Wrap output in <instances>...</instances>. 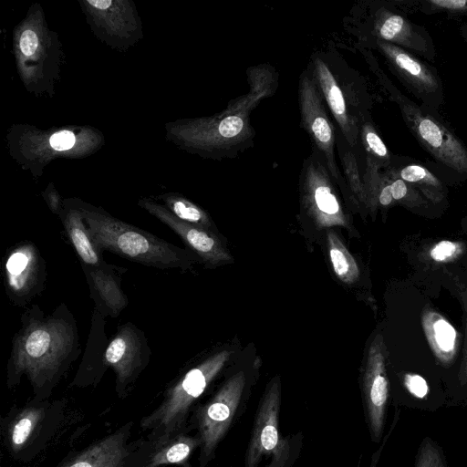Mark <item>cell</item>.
<instances>
[{"instance_id": "6da1fadb", "label": "cell", "mask_w": 467, "mask_h": 467, "mask_svg": "<svg viewBox=\"0 0 467 467\" xmlns=\"http://www.w3.org/2000/svg\"><path fill=\"white\" fill-rule=\"evenodd\" d=\"M21 321L7 362V388H16L26 377L32 399L48 400L80 352L74 317L64 304L48 315L33 306Z\"/></svg>"}, {"instance_id": "7a4b0ae2", "label": "cell", "mask_w": 467, "mask_h": 467, "mask_svg": "<svg viewBox=\"0 0 467 467\" xmlns=\"http://www.w3.org/2000/svg\"><path fill=\"white\" fill-rule=\"evenodd\" d=\"M91 239L101 251H109L124 259L160 269L191 266L189 252L136 226L103 212L79 208Z\"/></svg>"}, {"instance_id": "3957f363", "label": "cell", "mask_w": 467, "mask_h": 467, "mask_svg": "<svg viewBox=\"0 0 467 467\" xmlns=\"http://www.w3.org/2000/svg\"><path fill=\"white\" fill-rule=\"evenodd\" d=\"M230 354L227 350L213 354L169 385L161 403L140 421L147 432L146 444L158 445L184 431L194 403L223 369Z\"/></svg>"}, {"instance_id": "277c9868", "label": "cell", "mask_w": 467, "mask_h": 467, "mask_svg": "<svg viewBox=\"0 0 467 467\" xmlns=\"http://www.w3.org/2000/svg\"><path fill=\"white\" fill-rule=\"evenodd\" d=\"M65 400H31L15 405L1 419V440L14 460L28 462L41 453L66 419Z\"/></svg>"}, {"instance_id": "5b68a950", "label": "cell", "mask_w": 467, "mask_h": 467, "mask_svg": "<svg viewBox=\"0 0 467 467\" xmlns=\"http://www.w3.org/2000/svg\"><path fill=\"white\" fill-rule=\"evenodd\" d=\"M381 79L399 106L405 125L421 148L443 167L467 178V146L462 140L438 114L406 97L384 75Z\"/></svg>"}, {"instance_id": "8992f818", "label": "cell", "mask_w": 467, "mask_h": 467, "mask_svg": "<svg viewBox=\"0 0 467 467\" xmlns=\"http://www.w3.org/2000/svg\"><path fill=\"white\" fill-rule=\"evenodd\" d=\"M280 381L273 379L258 406L244 458V467H288V440L279 432Z\"/></svg>"}, {"instance_id": "52a82bcc", "label": "cell", "mask_w": 467, "mask_h": 467, "mask_svg": "<svg viewBox=\"0 0 467 467\" xmlns=\"http://www.w3.org/2000/svg\"><path fill=\"white\" fill-rule=\"evenodd\" d=\"M389 69L420 102L424 109L438 114L444 104V87L438 70L412 53L386 41L376 39Z\"/></svg>"}, {"instance_id": "ba28073f", "label": "cell", "mask_w": 467, "mask_h": 467, "mask_svg": "<svg viewBox=\"0 0 467 467\" xmlns=\"http://www.w3.org/2000/svg\"><path fill=\"white\" fill-rule=\"evenodd\" d=\"M246 379L244 371L231 377L204 405L196 410L195 419L201 439L200 464L210 462L227 432L241 401Z\"/></svg>"}, {"instance_id": "9c48e42d", "label": "cell", "mask_w": 467, "mask_h": 467, "mask_svg": "<svg viewBox=\"0 0 467 467\" xmlns=\"http://www.w3.org/2000/svg\"><path fill=\"white\" fill-rule=\"evenodd\" d=\"M150 356L143 331L128 322L118 327L104 353V363L116 376V393L125 399L146 368Z\"/></svg>"}, {"instance_id": "30bf717a", "label": "cell", "mask_w": 467, "mask_h": 467, "mask_svg": "<svg viewBox=\"0 0 467 467\" xmlns=\"http://www.w3.org/2000/svg\"><path fill=\"white\" fill-rule=\"evenodd\" d=\"M4 276L6 295L16 306L27 304L41 293L46 265L36 246L27 241L13 246L5 259Z\"/></svg>"}, {"instance_id": "8fae6325", "label": "cell", "mask_w": 467, "mask_h": 467, "mask_svg": "<svg viewBox=\"0 0 467 467\" xmlns=\"http://www.w3.org/2000/svg\"><path fill=\"white\" fill-rule=\"evenodd\" d=\"M303 202L320 228L348 225L339 200L330 182L327 170L319 160L306 161L302 170Z\"/></svg>"}, {"instance_id": "7c38bea8", "label": "cell", "mask_w": 467, "mask_h": 467, "mask_svg": "<svg viewBox=\"0 0 467 467\" xmlns=\"http://www.w3.org/2000/svg\"><path fill=\"white\" fill-rule=\"evenodd\" d=\"M386 348L381 334L370 344L363 375V394L372 439L381 438L387 402L389 379L386 369Z\"/></svg>"}, {"instance_id": "4fadbf2b", "label": "cell", "mask_w": 467, "mask_h": 467, "mask_svg": "<svg viewBox=\"0 0 467 467\" xmlns=\"http://www.w3.org/2000/svg\"><path fill=\"white\" fill-rule=\"evenodd\" d=\"M133 422L128 421L97 441L74 452L57 467H130L140 440L130 441Z\"/></svg>"}, {"instance_id": "5bb4252c", "label": "cell", "mask_w": 467, "mask_h": 467, "mask_svg": "<svg viewBox=\"0 0 467 467\" xmlns=\"http://www.w3.org/2000/svg\"><path fill=\"white\" fill-rule=\"evenodd\" d=\"M299 100L303 124L325 157L330 174L339 180L334 158V129L321 101L313 76L304 72L299 82Z\"/></svg>"}, {"instance_id": "9a60e30c", "label": "cell", "mask_w": 467, "mask_h": 467, "mask_svg": "<svg viewBox=\"0 0 467 467\" xmlns=\"http://www.w3.org/2000/svg\"><path fill=\"white\" fill-rule=\"evenodd\" d=\"M374 34L377 39L394 44L417 57L435 59L436 49L430 33L402 14L380 7L375 15Z\"/></svg>"}, {"instance_id": "2e32d148", "label": "cell", "mask_w": 467, "mask_h": 467, "mask_svg": "<svg viewBox=\"0 0 467 467\" xmlns=\"http://www.w3.org/2000/svg\"><path fill=\"white\" fill-rule=\"evenodd\" d=\"M141 205L176 233L206 264L216 265L232 261L231 254L213 232L182 222L166 207L154 202L146 201Z\"/></svg>"}, {"instance_id": "e0dca14e", "label": "cell", "mask_w": 467, "mask_h": 467, "mask_svg": "<svg viewBox=\"0 0 467 467\" xmlns=\"http://www.w3.org/2000/svg\"><path fill=\"white\" fill-rule=\"evenodd\" d=\"M82 268L96 309L104 315L118 317L128 305L127 296L120 286L121 275L126 269L109 265L105 261L98 266Z\"/></svg>"}, {"instance_id": "ac0fdd59", "label": "cell", "mask_w": 467, "mask_h": 467, "mask_svg": "<svg viewBox=\"0 0 467 467\" xmlns=\"http://www.w3.org/2000/svg\"><path fill=\"white\" fill-rule=\"evenodd\" d=\"M201 444L199 435L190 436L184 431L158 445H148L140 440L130 467H189L191 455Z\"/></svg>"}, {"instance_id": "d6986e66", "label": "cell", "mask_w": 467, "mask_h": 467, "mask_svg": "<svg viewBox=\"0 0 467 467\" xmlns=\"http://www.w3.org/2000/svg\"><path fill=\"white\" fill-rule=\"evenodd\" d=\"M421 324L437 361L443 367L451 366L459 348V337L455 328L443 316L429 306L422 309Z\"/></svg>"}, {"instance_id": "ffe728a7", "label": "cell", "mask_w": 467, "mask_h": 467, "mask_svg": "<svg viewBox=\"0 0 467 467\" xmlns=\"http://www.w3.org/2000/svg\"><path fill=\"white\" fill-rule=\"evenodd\" d=\"M65 231L78 254L82 266L94 267L104 260L102 252L97 247L88 233L83 213L79 209L61 212Z\"/></svg>"}, {"instance_id": "44dd1931", "label": "cell", "mask_w": 467, "mask_h": 467, "mask_svg": "<svg viewBox=\"0 0 467 467\" xmlns=\"http://www.w3.org/2000/svg\"><path fill=\"white\" fill-rule=\"evenodd\" d=\"M314 71L320 89L342 132L350 144L355 143L357 131L348 119L346 102L340 87L331 71L319 58H317L314 62Z\"/></svg>"}, {"instance_id": "7402d4cb", "label": "cell", "mask_w": 467, "mask_h": 467, "mask_svg": "<svg viewBox=\"0 0 467 467\" xmlns=\"http://www.w3.org/2000/svg\"><path fill=\"white\" fill-rule=\"evenodd\" d=\"M389 173L411 184L428 201L435 204L446 199L447 189L444 184L431 171L420 164L410 163L400 169L392 168Z\"/></svg>"}, {"instance_id": "603a6c76", "label": "cell", "mask_w": 467, "mask_h": 467, "mask_svg": "<svg viewBox=\"0 0 467 467\" xmlns=\"http://www.w3.org/2000/svg\"><path fill=\"white\" fill-rule=\"evenodd\" d=\"M327 237L329 258L336 275L345 284H354L360 275L355 258L334 232L329 231Z\"/></svg>"}, {"instance_id": "cb8c5ba5", "label": "cell", "mask_w": 467, "mask_h": 467, "mask_svg": "<svg viewBox=\"0 0 467 467\" xmlns=\"http://www.w3.org/2000/svg\"><path fill=\"white\" fill-rule=\"evenodd\" d=\"M166 208L178 219L212 232L213 222L209 215L188 200L177 196L165 199Z\"/></svg>"}, {"instance_id": "d4e9b609", "label": "cell", "mask_w": 467, "mask_h": 467, "mask_svg": "<svg viewBox=\"0 0 467 467\" xmlns=\"http://www.w3.org/2000/svg\"><path fill=\"white\" fill-rule=\"evenodd\" d=\"M404 3L426 15L444 13L451 17L467 16V0H417Z\"/></svg>"}, {"instance_id": "484cf974", "label": "cell", "mask_w": 467, "mask_h": 467, "mask_svg": "<svg viewBox=\"0 0 467 467\" xmlns=\"http://www.w3.org/2000/svg\"><path fill=\"white\" fill-rule=\"evenodd\" d=\"M388 176L395 202H400L408 208H420L428 203V200L414 186L389 173Z\"/></svg>"}, {"instance_id": "4316f807", "label": "cell", "mask_w": 467, "mask_h": 467, "mask_svg": "<svg viewBox=\"0 0 467 467\" xmlns=\"http://www.w3.org/2000/svg\"><path fill=\"white\" fill-rule=\"evenodd\" d=\"M363 138L368 150L373 155L372 160L377 162L379 167H389L391 162L389 151L372 126L366 125L363 128Z\"/></svg>"}, {"instance_id": "83f0119b", "label": "cell", "mask_w": 467, "mask_h": 467, "mask_svg": "<svg viewBox=\"0 0 467 467\" xmlns=\"http://www.w3.org/2000/svg\"><path fill=\"white\" fill-rule=\"evenodd\" d=\"M415 467H446L438 448L431 441L425 440L422 442Z\"/></svg>"}, {"instance_id": "f1b7e54d", "label": "cell", "mask_w": 467, "mask_h": 467, "mask_svg": "<svg viewBox=\"0 0 467 467\" xmlns=\"http://www.w3.org/2000/svg\"><path fill=\"white\" fill-rule=\"evenodd\" d=\"M461 251V245L451 241H441L436 244L430 251L431 259L444 262L456 256Z\"/></svg>"}, {"instance_id": "f546056e", "label": "cell", "mask_w": 467, "mask_h": 467, "mask_svg": "<svg viewBox=\"0 0 467 467\" xmlns=\"http://www.w3.org/2000/svg\"><path fill=\"white\" fill-rule=\"evenodd\" d=\"M404 385L409 392L418 399H423L428 395V384L426 380L418 374L405 375Z\"/></svg>"}, {"instance_id": "4dcf8cb0", "label": "cell", "mask_w": 467, "mask_h": 467, "mask_svg": "<svg viewBox=\"0 0 467 467\" xmlns=\"http://www.w3.org/2000/svg\"><path fill=\"white\" fill-rule=\"evenodd\" d=\"M76 137L73 132L69 130H61L55 132L50 137V146L57 151L69 150L73 147Z\"/></svg>"}, {"instance_id": "1f68e13d", "label": "cell", "mask_w": 467, "mask_h": 467, "mask_svg": "<svg viewBox=\"0 0 467 467\" xmlns=\"http://www.w3.org/2000/svg\"><path fill=\"white\" fill-rule=\"evenodd\" d=\"M38 38L36 32L32 29H26L19 40V47L22 54L26 57H31L36 50Z\"/></svg>"}, {"instance_id": "d6a6232c", "label": "cell", "mask_w": 467, "mask_h": 467, "mask_svg": "<svg viewBox=\"0 0 467 467\" xmlns=\"http://www.w3.org/2000/svg\"><path fill=\"white\" fill-rule=\"evenodd\" d=\"M460 298L464 311L465 319V344L463 349V358L462 362L461 370L459 373V379L462 385H467V289L462 290Z\"/></svg>"}, {"instance_id": "836d02e7", "label": "cell", "mask_w": 467, "mask_h": 467, "mask_svg": "<svg viewBox=\"0 0 467 467\" xmlns=\"http://www.w3.org/2000/svg\"><path fill=\"white\" fill-rule=\"evenodd\" d=\"M394 202L390 191V180L388 175L383 178V182L379 194V204L387 207L392 204Z\"/></svg>"}, {"instance_id": "e575fe53", "label": "cell", "mask_w": 467, "mask_h": 467, "mask_svg": "<svg viewBox=\"0 0 467 467\" xmlns=\"http://www.w3.org/2000/svg\"><path fill=\"white\" fill-rule=\"evenodd\" d=\"M398 419H399V410L397 411V414L395 416V420H393L388 434L384 437L382 444L377 450V451H375V453L373 454L369 467H376L377 466V463H378V462L379 460V456L381 454V451H382V450H383V448H384V446H385V444H386V442L388 441V438L391 434V432H392V431H393V429H394V427L396 425V422H397Z\"/></svg>"}, {"instance_id": "d590c367", "label": "cell", "mask_w": 467, "mask_h": 467, "mask_svg": "<svg viewBox=\"0 0 467 467\" xmlns=\"http://www.w3.org/2000/svg\"><path fill=\"white\" fill-rule=\"evenodd\" d=\"M460 34H461V36L462 37L463 41L466 43L467 45V23H463L460 26Z\"/></svg>"}]
</instances>
